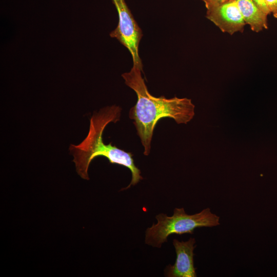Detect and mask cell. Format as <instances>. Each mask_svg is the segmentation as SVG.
Listing matches in <instances>:
<instances>
[{
  "mask_svg": "<svg viewBox=\"0 0 277 277\" xmlns=\"http://www.w3.org/2000/svg\"><path fill=\"white\" fill-rule=\"evenodd\" d=\"M118 16L116 28L110 33L128 49L132 58L133 65L143 70L138 53V46L143 36L142 31L134 19L124 0H112Z\"/></svg>",
  "mask_w": 277,
  "mask_h": 277,
  "instance_id": "obj_4",
  "label": "cell"
},
{
  "mask_svg": "<svg viewBox=\"0 0 277 277\" xmlns=\"http://www.w3.org/2000/svg\"><path fill=\"white\" fill-rule=\"evenodd\" d=\"M155 218L157 223L146 230L145 241L146 244L157 248L167 242L171 234H193L195 228L220 225V217L212 213L209 208L192 215L187 214L183 208H175L172 216L160 213Z\"/></svg>",
  "mask_w": 277,
  "mask_h": 277,
  "instance_id": "obj_3",
  "label": "cell"
},
{
  "mask_svg": "<svg viewBox=\"0 0 277 277\" xmlns=\"http://www.w3.org/2000/svg\"><path fill=\"white\" fill-rule=\"evenodd\" d=\"M122 109L116 105L107 106L94 113L90 120L88 133L78 145L71 144L69 151L73 156L76 170L83 179L89 180L88 168L91 161L98 156L106 157L110 163L117 164L128 168L132 179L127 189L135 186L143 177L141 170L135 165L133 154L121 149L111 143L106 145L103 140V133L108 124L116 123L120 119Z\"/></svg>",
  "mask_w": 277,
  "mask_h": 277,
  "instance_id": "obj_2",
  "label": "cell"
},
{
  "mask_svg": "<svg viewBox=\"0 0 277 277\" xmlns=\"http://www.w3.org/2000/svg\"><path fill=\"white\" fill-rule=\"evenodd\" d=\"M236 1L245 24L249 25L253 31L259 32L268 28V15L252 0Z\"/></svg>",
  "mask_w": 277,
  "mask_h": 277,
  "instance_id": "obj_7",
  "label": "cell"
},
{
  "mask_svg": "<svg viewBox=\"0 0 277 277\" xmlns=\"http://www.w3.org/2000/svg\"><path fill=\"white\" fill-rule=\"evenodd\" d=\"M195 240L191 238L187 241L180 242L174 239L173 244L176 258L174 265H168L165 270L167 277H196V268L194 266L193 250Z\"/></svg>",
  "mask_w": 277,
  "mask_h": 277,
  "instance_id": "obj_6",
  "label": "cell"
},
{
  "mask_svg": "<svg viewBox=\"0 0 277 277\" xmlns=\"http://www.w3.org/2000/svg\"><path fill=\"white\" fill-rule=\"evenodd\" d=\"M265 5L270 13L277 18V0H264Z\"/></svg>",
  "mask_w": 277,
  "mask_h": 277,
  "instance_id": "obj_8",
  "label": "cell"
},
{
  "mask_svg": "<svg viewBox=\"0 0 277 277\" xmlns=\"http://www.w3.org/2000/svg\"><path fill=\"white\" fill-rule=\"evenodd\" d=\"M255 4L266 14L267 15L270 14V12L267 8L264 0H252Z\"/></svg>",
  "mask_w": 277,
  "mask_h": 277,
  "instance_id": "obj_10",
  "label": "cell"
},
{
  "mask_svg": "<svg viewBox=\"0 0 277 277\" xmlns=\"http://www.w3.org/2000/svg\"><path fill=\"white\" fill-rule=\"evenodd\" d=\"M206 9L220 5L231 0H202Z\"/></svg>",
  "mask_w": 277,
  "mask_h": 277,
  "instance_id": "obj_9",
  "label": "cell"
},
{
  "mask_svg": "<svg viewBox=\"0 0 277 277\" xmlns=\"http://www.w3.org/2000/svg\"><path fill=\"white\" fill-rule=\"evenodd\" d=\"M206 17L222 32L230 35L242 32L246 25L236 0L207 9Z\"/></svg>",
  "mask_w": 277,
  "mask_h": 277,
  "instance_id": "obj_5",
  "label": "cell"
},
{
  "mask_svg": "<svg viewBox=\"0 0 277 277\" xmlns=\"http://www.w3.org/2000/svg\"><path fill=\"white\" fill-rule=\"evenodd\" d=\"M142 70L133 65L131 70L122 74L127 86L137 95L135 105L129 111L137 133L144 148V154L148 155L151 150L153 133L157 122L162 118H173L177 124H187L194 115V105L187 98L176 96L167 98L164 96L155 97L148 90Z\"/></svg>",
  "mask_w": 277,
  "mask_h": 277,
  "instance_id": "obj_1",
  "label": "cell"
}]
</instances>
